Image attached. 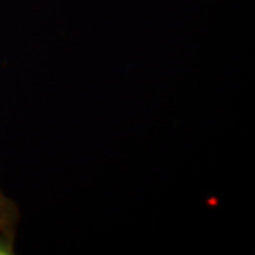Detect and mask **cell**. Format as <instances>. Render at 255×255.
<instances>
[{
  "label": "cell",
  "instance_id": "6da1fadb",
  "mask_svg": "<svg viewBox=\"0 0 255 255\" xmlns=\"http://www.w3.org/2000/svg\"><path fill=\"white\" fill-rule=\"evenodd\" d=\"M17 219V207L0 191V231L13 233Z\"/></svg>",
  "mask_w": 255,
  "mask_h": 255
},
{
  "label": "cell",
  "instance_id": "7a4b0ae2",
  "mask_svg": "<svg viewBox=\"0 0 255 255\" xmlns=\"http://www.w3.org/2000/svg\"><path fill=\"white\" fill-rule=\"evenodd\" d=\"M13 233L0 231V255H13Z\"/></svg>",
  "mask_w": 255,
  "mask_h": 255
}]
</instances>
